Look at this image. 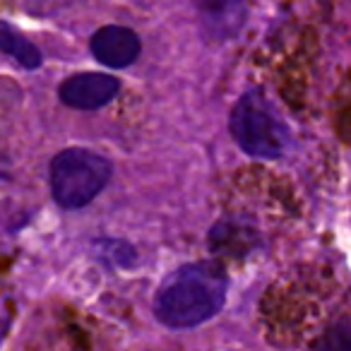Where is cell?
I'll return each instance as SVG.
<instances>
[{"label": "cell", "instance_id": "ba28073f", "mask_svg": "<svg viewBox=\"0 0 351 351\" xmlns=\"http://www.w3.org/2000/svg\"><path fill=\"white\" fill-rule=\"evenodd\" d=\"M3 51H5L8 56H12V58L27 70H36L41 65L39 49H36L27 36H22L20 32L12 29L8 22L3 25Z\"/></svg>", "mask_w": 351, "mask_h": 351}, {"label": "cell", "instance_id": "5b68a950", "mask_svg": "<svg viewBox=\"0 0 351 351\" xmlns=\"http://www.w3.org/2000/svg\"><path fill=\"white\" fill-rule=\"evenodd\" d=\"M140 36L128 27H101L92 36V53L108 68H128L140 56Z\"/></svg>", "mask_w": 351, "mask_h": 351}, {"label": "cell", "instance_id": "8992f818", "mask_svg": "<svg viewBox=\"0 0 351 351\" xmlns=\"http://www.w3.org/2000/svg\"><path fill=\"white\" fill-rule=\"evenodd\" d=\"M200 20L205 32L215 39H229L245 20L243 0H202Z\"/></svg>", "mask_w": 351, "mask_h": 351}, {"label": "cell", "instance_id": "3957f363", "mask_svg": "<svg viewBox=\"0 0 351 351\" xmlns=\"http://www.w3.org/2000/svg\"><path fill=\"white\" fill-rule=\"evenodd\" d=\"M229 128L241 149L258 159H277L289 145L287 123L260 89H250L239 99Z\"/></svg>", "mask_w": 351, "mask_h": 351}, {"label": "cell", "instance_id": "52a82bcc", "mask_svg": "<svg viewBox=\"0 0 351 351\" xmlns=\"http://www.w3.org/2000/svg\"><path fill=\"white\" fill-rule=\"evenodd\" d=\"M258 243L255 229H250L248 224H241L236 219L221 221L210 231V245L217 253L226 255H243L248 250H253V245Z\"/></svg>", "mask_w": 351, "mask_h": 351}, {"label": "cell", "instance_id": "277c9868", "mask_svg": "<svg viewBox=\"0 0 351 351\" xmlns=\"http://www.w3.org/2000/svg\"><path fill=\"white\" fill-rule=\"evenodd\" d=\"M121 89L113 75L104 73H80L70 75L68 80H63L58 94L63 99V104H68L70 108L77 111H97V108L106 106L108 101H113Z\"/></svg>", "mask_w": 351, "mask_h": 351}, {"label": "cell", "instance_id": "7a4b0ae2", "mask_svg": "<svg viewBox=\"0 0 351 351\" xmlns=\"http://www.w3.org/2000/svg\"><path fill=\"white\" fill-rule=\"evenodd\" d=\"M111 173L113 166L106 156L84 147H70L51 161V191L60 207L80 210L106 188Z\"/></svg>", "mask_w": 351, "mask_h": 351}, {"label": "cell", "instance_id": "9c48e42d", "mask_svg": "<svg viewBox=\"0 0 351 351\" xmlns=\"http://www.w3.org/2000/svg\"><path fill=\"white\" fill-rule=\"evenodd\" d=\"M313 351H351V325H346V322L332 325L330 330L317 339Z\"/></svg>", "mask_w": 351, "mask_h": 351}, {"label": "cell", "instance_id": "6da1fadb", "mask_svg": "<svg viewBox=\"0 0 351 351\" xmlns=\"http://www.w3.org/2000/svg\"><path fill=\"white\" fill-rule=\"evenodd\" d=\"M229 279L221 265L205 260L171 272L154 296V315L173 330H188L212 320L221 311Z\"/></svg>", "mask_w": 351, "mask_h": 351}]
</instances>
